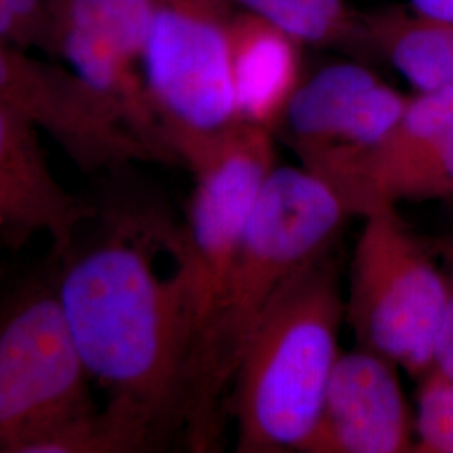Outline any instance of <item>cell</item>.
I'll return each mask as SVG.
<instances>
[{"instance_id": "ac0fdd59", "label": "cell", "mask_w": 453, "mask_h": 453, "mask_svg": "<svg viewBox=\"0 0 453 453\" xmlns=\"http://www.w3.org/2000/svg\"><path fill=\"white\" fill-rule=\"evenodd\" d=\"M417 452L453 453V380L432 368L418 398Z\"/></svg>"}, {"instance_id": "7a4b0ae2", "label": "cell", "mask_w": 453, "mask_h": 453, "mask_svg": "<svg viewBox=\"0 0 453 453\" xmlns=\"http://www.w3.org/2000/svg\"><path fill=\"white\" fill-rule=\"evenodd\" d=\"M348 213L334 190L304 166H275L242 242L195 341L181 428L195 452L222 437L226 393L243 349L275 296L333 242Z\"/></svg>"}, {"instance_id": "ba28073f", "label": "cell", "mask_w": 453, "mask_h": 453, "mask_svg": "<svg viewBox=\"0 0 453 453\" xmlns=\"http://www.w3.org/2000/svg\"><path fill=\"white\" fill-rule=\"evenodd\" d=\"M150 0H50L46 56L73 71L162 162L175 157L146 91Z\"/></svg>"}, {"instance_id": "5bb4252c", "label": "cell", "mask_w": 453, "mask_h": 453, "mask_svg": "<svg viewBox=\"0 0 453 453\" xmlns=\"http://www.w3.org/2000/svg\"><path fill=\"white\" fill-rule=\"evenodd\" d=\"M359 54L381 58L417 91L453 86V22L408 5L359 12Z\"/></svg>"}, {"instance_id": "4fadbf2b", "label": "cell", "mask_w": 453, "mask_h": 453, "mask_svg": "<svg viewBox=\"0 0 453 453\" xmlns=\"http://www.w3.org/2000/svg\"><path fill=\"white\" fill-rule=\"evenodd\" d=\"M380 76L363 63L329 65L303 80L279 127L304 168L333 155L353 127L357 103Z\"/></svg>"}, {"instance_id": "44dd1931", "label": "cell", "mask_w": 453, "mask_h": 453, "mask_svg": "<svg viewBox=\"0 0 453 453\" xmlns=\"http://www.w3.org/2000/svg\"><path fill=\"white\" fill-rule=\"evenodd\" d=\"M408 7L420 16L453 22V0H408Z\"/></svg>"}, {"instance_id": "8fae6325", "label": "cell", "mask_w": 453, "mask_h": 453, "mask_svg": "<svg viewBox=\"0 0 453 453\" xmlns=\"http://www.w3.org/2000/svg\"><path fill=\"white\" fill-rule=\"evenodd\" d=\"M41 134L26 116L0 104V252L44 235L59 257L97 217L95 205L56 179Z\"/></svg>"}, {"instance_id": "3957f363", "label": "cell", "mask_w": 453, "mask_h": 453, "mask_svg": "<svg viewBox=\"0 0 453 453\" xmlns=\"http://www.w3.org/2000/svg\"><path fill=\"white\" fill-rule=\"evenodd\" d=\"M342 319L338 269L324 250L284 284L243 349L232 387L237 452H303L341 355Z\"/></svg>"}, {"instance_id": "2e32d148", "label": "cell", "mask_w": 453, "mask_h": 453, "mask_svg": "<svg viewBox=\"0 0 453 453\" xmlns=\"http://www.w3.org/2000/svg\"><path fill=\"white\" fill-rule=\"evenodd\" d=\"M453 198V128L435 138L387 173L357 188L344 202V211L368 215L400 202Z\"/></svg>"}, {"instance_id": "30bf717a", "label": "cell", "mask_w": 453, "mask_h": 453, "mask_svg": "<svg viewBox=\"0 0 453 453\" xmlns=\"http://www.w3.org/2000/svg\"><path fill=\"white\" fill-rule=\"evenodd\" d=\"M393 363L359 348L341 353L306 453L411 452L405 395Z\"/></svg>"}, {"instance_id": "277c9868", "label": "cell", "mask_w": 453, "mask_h": 453, "mask_svg": "<svg viewBox=\"0 0 453 453\" xmlns=\"http://www.w3.org/2000/svg\"><path fill=\"white\" fill-rule=\"evenodd\" d=\"M91 383L54 274L17 284L0 301V453H81Z\"/></svg>"}, {"instance_id": "ffe728a7", "label": "cell", "mask_w": 453, "mask_h": 453, "mask_svg": "<svg viewBox=\"0 0 453 453\" xmlns=\"http://www.w3.org/2000/svg\"><path fill=\"white\" fill-rule=\"evenodd\" d=\"M434 368L453 380V274L449 277V297L438 326Z\"/></svg>"}, {"instance_id": "6da1fadb", "label": "cell", "mask_w": 453, "mask_h": 453, "mask_svg": "<svg viewBox=\"0 0 453 453\" xmlns=\"http://www.w3.org/2000/svg\"><path fill=\"white\" fill-rule=\"evenodd\" d=\"M170 230L128 217L78 239L54 273L71 334L106 410L148 449L180 428L198 334L194 282L181 252L170 274L157 254Z\"/></svg>"}, {"instance_id": "e0dca14e", "label": "cell", "mask_w": 453, "mask_h": 453, "mask_svg": "<svg viewBox=\"0 0 453 453\" xmlns=\"http://www.w3.org/2000/svg\"><path fill=\"white\" fill-rule=\"evenodd\" d=\"M312 48L359 50V12L348 0H230Z\"/></svg>"}, {"instance_id": "52a82bcc", "label": "cell", "mask_w": 453, "mask_h": 453, "mask_svg": "<svg viewBox=\"0 0 453 453\" xmlns=\"http://www.w3.org/2000/svg\"><path fill=\"white\" fill-rule=\"evenodd\" d=\"M177 160L194 175L188 224L181 234L200 333L260 192L274 172V131L237 121L217 134L180 146Z\"/></svg>"}, {"instance_id": "9c48e42d", "label": "cell", "mask_w": 453, "mask_h": 453, "mask_svg": "<svg viewBox=\"0 0 453 453\" xmlns=\"http://www.w3.org/2000/svg\"><path fill=\"white\" fill-rule=\"evenodd\" d=\"M0 104L26 116L86 173L162 162L63 63L0 37Z\"/></svg>"}, {"instance_id": "9a60e30c", "label": "cell", "mask_w": 453, "mask_h": 453, "mask_svg": "<svg viewBox=\"0 0 453 453\" xmlns=\"http://www.w3.org/2000/svg\"><path fill=\"white\" fill-rule=\"evenodd\" d=\"M450 128H453V86L417 91V96L408 97L403 111L388 134L327 185L338 195L341 203H344L357 188L405 162Z\"/></svg>"}, {"instance_id": "5b68a950", "label": "cell", "mask_w": 453, "mask_h": 453, "mask_svg": "<svg viewBox=\"0 0 453 453\" xmlns=\"http://www.w3.org/2000/svg\"><path fill=\"white\" fill-rule=\"evenodd\" d=\"M363 219L344 319L357 346L388 357L415 376L426 374L434 368L449 275L406 230L395 207Z\"/></svg>"}, {"instance_id": "8992f818", "label": "cell", "mask_w": 453, "mask_h": 453, "mask_svg": "<svg viewBox=\"0 0 453 453\" xmlns=\"http://www.w3.org/2000/svg\"><path fill=\"white\" fill-rule=\"evenodd\" d=\"M237 11L230 0H150L143 78L175 158L180 146L241 121L230 52Z\"/></svg>"}, {"instance_id": "7c38bea8", "label": "cell", "mask_w": 453, "mask_h": 453, "mask_svg": "<svg viewBox=\"0 0 453 453\" xmlns=\"http://www.w3.org/2000/svg\"><path fill=\"white\" fill-rule=\"evenodd\" d=\"M294 35L264 17L237 11L230 52L237 116L265 130L279 128L303 82V49Z\"/></svg>"}, {"instance_id": "d6986e66", "label": "cell", "mask_w": 453, "mask_h": 453, "mask_svg": "<svg viewBox=\"0 0 453 453\" xmlns=\"http://www.w3.org/2000/svg\"><path fill=\"white\" fill-rule=\"evenodd\" d=\"M49 11L50 0H0V37L46 56Z\"/></svg>"}]
</instances>
